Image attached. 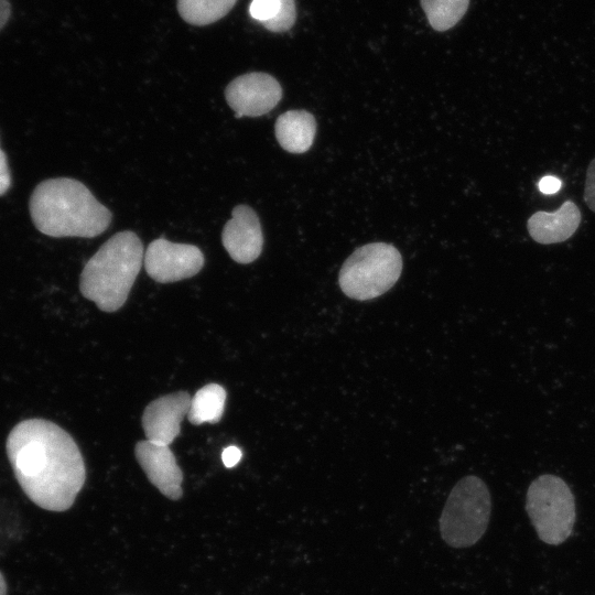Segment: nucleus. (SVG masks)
Returning <instances> with one entry per match:
<instances>
[{
	"instance_id": "obj_10",
	"label": "nucleus",
	"mask_w": 595,
	"mask_h": 595,
	"mask_svg": "<svg viewBox=\"0 0 595 595\" xmlns=\"http://www.w3.org/2000/svg\"><path fill=\"white\" fill-rule=\"evenodd\" d=\"M134 455L147 477L171 500L182 497L183 473L169 445L148 440L136 444Z\"/></svg>"
},
{
	"instance_id": "obj_12",
	"label": "nucleus",
	"mask_w": 595,
	"mask_h": 595,
	"mask_svg": "<svg viewBox=\"0 0 595 595\" xmlns=\"http://www.w3.org/2000/svg\"><path fill=\"white\" fill-rule=\"evenodd\" d=\"M581 212L573 201H565L554 213L532 214L527 221L530 237L538 244L551 245L571 238L581 223Z\"/></svg>"
},
{
	"instance_id": "obj_19",
	"label": "nucleus",
	"mask_w": 595,
	"mask_h": 595,
	"mask_svg": "<svg viewBox=\"0 0 595 595\" xmlns=\"http://www.w3.org/2000/svg\"><path fill=\"white\" fill-rule=\"evenodd\" d=\"M11 185V175L4 152L0 149V196L6 194Z\"/></svg>"
},
{
	"instance_id": "obj_16",
	"label": "nucleus",
	"mask_w": 595,
	"mask_h": 595,
	"mask_svg": "<svg viewBox=\"0 0 595 595\" xmlns=\"http://www.w3.org/2000/svg\"><path fill=\"white\" fill-rule=\"evenodd\" d=\"M237 0H177L180 15L190 24L207 25L225 17Z\"/></svg>"
},
{
	"instance_id": "obj_8",
	"label": "nucleus",
	"mask_w": 595,
	"mask_h": 595,
	"mask_svg": "<svg viewBox=\"0 0 595 595\" xmlns=\"http://www.w3.org/2000/svg\"><path fill=\"white\" fill-rule=\"evenodd\" d=\"M225 97L236 118L259 117L272 110L282 98V88L271 75L252 72L231 80Z\"/></svg>"
},
{
	"instance_id": "obj_9",
	"label": "nucleus",
	"mask_w": 595,
	"mask_h": 595,
	"mask_svg": "<svg viewBox=\"0 0 595 595\" xmlns=\"http://www.w3.org/2000/svg\"><path fill=\"white\" fill-rule=\"evenodd\" d=\"M186 391L169 393L151 401L142 414V428L148 441L170 445L181 432V423L191 407Z\"/></svg>"
},
{
	"instance_id": "obj_11",
	"label": "nucleus",
	"mask_w": 595,
	"mask_h": 595,
	"mask_svg": "<svg viewBox=\"0 0 595 595\" xmlns=\"http://www.w3.org/2000/svg\"><path fill=\"white\" fill-rule=\"evenodd\" d=\"M231 214L223 229V246L234 261L250 263L260 256L263 246L258 215L247 205H237Z\"/></svg>"
},
{
	"instance_id": "obj_6",
	"label": "nucleus",
	"mask_w": 595,
	"mask_h": 595,
	"mask_svg": "<svg viewBox=\"0 0 595 595\" xmlns=\"http://www.w3.org/2000/svg\"><path fill=\"white\" fill-rule=\"evenodd\" d=\"M526 509L539 538L552 545L564 542L575 522V500L566 483L554 475L536 478L527 491Z\"/></svg>"
},
{
	"instance_id": "obj_20",
	"label": "nucleus",
	"mask_w": 595,
	"mask_h": 595,
	"mask_svg": "<svg viewBox=\"0 0 595 595\" xmlns=\"http://www.w3.org/2000/svg\"><path fill=\"white\" fill-rule=\"evenodd\" d=\"M538 186L543 194L549 195L556 193L561 188L562 182L553 175H545L539 181Z\"/></svg>"
},
{
	"instance_id": "obj_15",
	"label": "nucleus",
	"mask_w": 595,
	"mask_h": 595,
	"mask_svg": "<svg viewBox=\"0 0 595 595\" xmlns=\"http://www.w3.org/2000/svg\"><path fill=\"white\" fill-rule=\"evenodd\" d=\"M226 390L218 383H208L201 388L191 400L188 420L194 425L205 422L217 423L223 416Z\"/></svg>"
},
{
	"instance_id": "obj_18",
	"label": "nucleus",
	"mask_w": 595,
	"mask_h": 595,
	"mask_svg": "<svg viewBox=\"0 0 595 595\" xmlns=\"http://www.w3.org/2000/svg\"><path fill=\"white\" fill-rule=\"evenodd\" d=\"M584 201L589 209L595 213V158L589 162L586 170Z\"/></svg>"
},
{
	"instance_id": "obj_21",
	"label": "nucleus",
	"mask_w": 595,
	"mask_h": 595,
	"mask_svg": "<svg viewBox=\"0 0 595 595\" xmlns=\"http://www.w3.org/2000/svg\"><path fill=\"white\" fill-rule=\"evenodd\" d=\"M242 452L237 446H228L223 451L221 459L226 467L230 468L236 466L241 459Z\"/></svg>"
},
{
	"instance_id": "obj_23",
	"label": "nucleus",
	"mask_w": 595,
	"mask_h": 595,
	"mask_svg": "<svg viewBox=\"0 0 595 595\" xmlns=\"http://www.w3.org/2000/svg\"><path fill=\"white\" fill-rule=\"evenodd\" d=\"M0 595H7V583L1 572H0Z\"/></svg>"
},
{
	"instance_id": "obj_7",
	"label": "nucleus",
	"mask_w": 595,
	"mask_h": 595,
	"mask_svg": "<svg viewBox=\"0 0 595 595\" xmlns=\"http://www.w3.org/2000/svg\"><path fill=\"white\" fill-rule=\"evenodd\" d=\"M204 262L198 247L171 242L163 237L150 242L143 258L147 273L159 283L191 278L202 270Z\"/></svg>"
},
{
	"instance_id": "obj_13",
	"label": "nucleus",
	"mask_w": 595,
	"mask_h": 595,
	"mask_svg": "<svg viewBox=\"0 0 595 595\" xmlns=\"http://www.w3.org/2000/svg\"><path fill=\"white\" fill-rule=\"evenodd\" d=\"M279 144L290 153H304L313 144L316 121L305 110H289L280 115L274 126Z\"/></svg>"
},
{
	"instance_id": "obj_22",
	"label": "nucleus",
	"mask_w": 595,
	"mask_h": 595,
	"mask_svg": "<svg viewBox=\"0 0 595 595\" xmlns=\"http://www.w3.org/2000/svg\"><path fill=\"white\" fill-rule=\"evenodd\" d=\"M11 15V4L9 0H0V30L7 24Z\"/></svg>"
},
{
	"instance_id": "obj_3",
	"label": "nucleus",
	"mask_w": 595,
	"mask_h": 595,
	"mask_svg": "<svg viewBox=\"0 0 595 595\" xmlns=\"http://www.w3.org/2000/svg\"><path fill=\"white\" fill-rule=\"evenodd\" d=\"M143 258V245L136 232H117L84 266L79 280L80 293L104 312L121 309L140 272Z\"/></svg>"
},
{
	"instance_id": "obj_4",
	"label": "nucleus",
	"mask_w": 595,
	"mask_h": 595,
	"mask_svg": "<svg viewBox=\"0 0 595 595\" xmlns=\"http://www.w3.org/2000/svg\"><path fill=\"white\" fill-rule=\"evenodd\" d=\"M491 509L488 487L477 476L459 479L440 517V532L453 548L474 545L486 532Z\"/></svg>"
},
{
	"instance_id": "obj_5",
	"label": "nucleus",
	"mask_w": 595,
	"mask_h": 595,
	"mask_svg": "<svg viewBox=\"0 0 595 595\" xmlns=\"http://www.w3.org/2000/svg\"><path fill=\"white\" fill-rule=\"evenodd\" d=\"M402 271V258L396 247L371 242L356 249L343 263L338 284L350 299L367 301L389 291Z\"/></svg>"
},
{
	"instance_id": "obj_1",
	"label": "nucleus",
	"mask_w": 595,
	"mask_h": 595,
	"mask_svg": "<svg viewBox=\"0 0 595 595\" xmlns=\"http://www.w3.org/2000/svg\"><path fill=\"white\" fill-rule=\"evenodd\" d=\"M13 474L28 498L50 511L69 509L86 479L82 453L73 437L43 419L18 423L7 439Z\"/></svg>"
},
{
	"instance_id": "obj_14",
	"label": "nucleus",
	"mask_w": 595,
	"mask_h": 595,
	"mask_svg": "<svg viewBox=\"0 0 595 595\" xmlns=\"http://www.w3.org/2000/svg\"><path fill=\"white\" fill-rule=\"evenodd\" d=\"M250 15L271 32L290 30L296 19L294 0H252Z\"/></svg>"
},
{
	"instance_id": "obj_17",
	"label": "nucleus",
	"mask_w": 595,
	"mask_h": 595,
	"mask_svg": "<svg viewBox=\"0 0 595 595\" xmlns=\"http://www.w3.org/2000/svg\"><path fill=\"white\" fill-rule=\"evenodd\" d=\"M430 25L436 31H446L464 17L469 0H420Z\"/></svg>"
},
{
	"instance_id": "obj_2",
	"label": "nucleus",
	"mask_w": 595,
	"mask_h": 595,
	"mask_svg": "<svg viewBox=\"0 0 595 595\" xmlns=\"http://www.w3.org/2000/svg\"><path fill=\"white\" fill-rule=\"evenodd\" d=\"M36 229L55 238H93L110 225L111 213L79 181L48 178L36 185L30 198Z\"/></svg>"
}]
</instances>
